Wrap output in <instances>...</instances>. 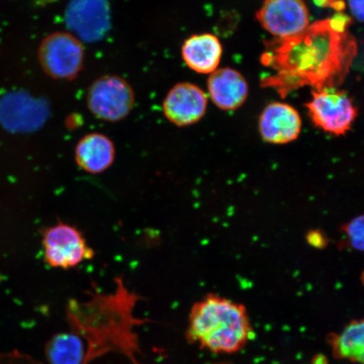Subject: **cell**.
<instances>
[{
  "instance_id": "1",
  "label": "cell",
  "mask_w": 364,
  "mask_h": 364,
  "mask_svg": "<svg viewBox=\"0 0 364 364\" xmlns=\"http://www.w3.org/2000/svg\"><path fill=\"white\" fill-rule=\"evenodd\" d=\"M264 45L261 63L267 70L261 86L274 90L282 98L304 86L315 90L338 87L358 53L353 36L348 31L335 33L327 19L312 23L292 38H273Z\"/></svg>"
},
{
  "instance_id": "2",
  "label": "cell",
  "mask_w": 364,
  "mask_h": 364,
  "mask_svg": "<svg viewBox=\"0 0 364 364\" xmlns=\"http://www.w3.org/2000/svg\"><path fill=\"white\" fill-rule=\"evenodd\" d=\"M253 331L242 304L208 294L194 304L189 315L191 343L216 353H234L252 338Z\"/></svg>"
},
{
  "instance_id": "3",
  "label": "cell",
  "mask_w": 364,
  "mask_h": 364,
  "mask_svg": "<svg viewBox=\"0 0 364 364\" xmlns=\"http://www.w3.org/2000/svg\"><path fill=\"white\" fill-rule=\"evenodd\" d=\"M43 247L46 263L63 270L77 267L95 257L82 232L62 222L45 230Z\"/></svg>"
},
{
  "instance_id": "4",
  "label": "cell",
  "mask_w": 364,
  "mask_h": 364,
  "mask_svg": "<svg viewBox=\"0 0 364 364\" xmlns=\"http://www.w3.org/2000/svg\"><path fill=\"white\" fill-rule=\"evenodd\" d=\"M135 95L132 86L117 75H104L95 80L87 94L89 110L100 120L117 122L133 110Z\"/></svg>"
},
{
  "instance_id": "5",
  "label": "cell",
  "mask_w": 364,
  "mask_h": 364,
  "mask_svg": "<svg viewBox=\"0 0 364 364\" xmlns=\"http://www.w3.org/2000/svg\"><path fill=\"white\" fill-rule=\"evenodd\" d=\"M306 107L314 124L336 136L347 133L358 117L352 99L336 88L313 90L312 100Z\"/></svg>"
},
{
  "instance_id": "6",
  "label": "cell",
  "mask_w": 364,
  "mask_h": 364,
  "mask_svg": "<svg viewBox=\"0 0 364 364\" xmlns=\"http://www.w3.org/2000/svg\"><path fill=\"white\" fill-rule=\"evenodd\" d=\"M39 60L44 71L53 78L74 80L84 66V48L74 35L53 33L41 44Z\"/></svg>"
},
{
  "instance_id": "7",
  "label": "cell",
  "mask_w": 364,
  "mask_h": 364,
  "mask_svg": "<svg viewBox=\"0 0 364 364\" xmlns=\"http://www.w3.org/2000/svg\"><path fill=\"white\" fill-rule=\"evenodd\" d=\"M257 19L275 38H289L309 26V12L303 0H264Z\"/></svg>"
},
{
  "instance_id": "8",
  "label": "cell",
  "mask_w": 364,
  "mask_h": 364,
  "mask_svg": "<svg viewBox=\"0 0 364 364\" xmlns=\"http://www.w3.org/2000/svg\"><path fill=\"white\" fill-rule=\"evenodd\" d=\"M66 22L77 38L88 43L101 40L111 26L107 0H71Z\"/></svg>"
},
{
  "instance_id": "9",
  "label": "cell",
  "mask_w": 364,
  "mask_h": 364,
  "mask_svg": "<svg viewBox=\"0 0 364 364\" xmlns=\"http://www.w3.org/2000/svg\"><path fill=\"white\" fill-rule=\"evenodd\" d=\"M48 117V107L30 95L15 92L0 101V122L12 132H31L39 129Z\"/></svg>"
},
{
  "instance_id": "10",
  "label": "cell",
  "mask_w": 364,
  "mask_h": 364,
  "mask_svg": "<svg viewBox=\"0 0 364 364\" xmlns=\"http://www.w3.org/2000/svg\"><path fill=\"white\" fill-rule=\"evenodd\" d=\"M208 98L198 85L183 82L177 84L167 94L163 111L171 124L186 127L197 124L206 113Z\"/></svg>"
},
{
  "instance_id": "11",
  "label": "cell",
  "mask_w": 364,
  "mask_h": 364,
  "mask_svg": "<svg viewBox=\"0 0 364 364\" xmlns=\"http://www.w3.org/2000/svg\"><path fill=\"white\" fill-rule=\"evenodd\" d=\"M301 126L299 112L285 103L267 105L259 119V132L262 139L274 144H289L297 139Z\"/></svg>"
},
{
  "instance_id": "12",
  "label": "cell",
  "mask_w": 364,
  "mask_h": 364,
  "mask_svg": "<svg viewBox=\"0 0 364 364\" xmlns=\"http://www.w3.org/2000/svg\"><path fill=\"white\" fill-rule=\"evenodd\" d=\"M209 97L221 110L234 111L245 103L248 97V85L244 76L230 68L212 73L208 81Z\"/></svg>"
},
{
  "instance_id": "13",
  "label": "cell",
  "mask_w": 364,
  "mask_h": 364,
  "mask_svg": "<svg viewBox=\"0 0 364 364\" xmlns=\"http://www.w3.org/2000/svg\"><path fill=\"white\" fill-rule=\"evenodd\" d=\"M75 157L81 170L98 175L113 165L116 149L107 136L91 133L83 136L76 145Z\"/></svg>"
},
{
  "instance_id": "14",
  "label": "cell",
  "mask_w": 364,
  "mask_h": 364,
  "mask_svg": "<svg viewBox=\"0 0 364 364\" xmlns=\"http://www.w3.org/2000/svg\"><path fill=\"white\" fill-rule=\"evenodd\" d=\"M222 54L220 41L209 33L190 36L181 48V56L186 65L198 74H212L218 70Z\"/></svg>"
},
{
  "instance_id": "15",
  "label": "cell",
  "mask_w": 364,
  "mask_h": 364,
  "mask_svg": "<svg viewBox=\"0 0 364 364\" xmlns=\"http://www.w3.org/2000/svg\"><path fill=\"white\" fill-rule=\"evenodd\" d=\"M335 356L364 364V318L354 321L331 338Z\"/></svg>"
},
{
  "instance_id": "16",
  "label": "cell",
  "mask_w": 364,
  "mask_h": 364,
  "mask_svg": "<svg viewBox=\"0 0 364 364\" xmlns=\"http://www.w3.org/2000/svg\"><path fill=\"white\" fill-rule=\"evenodd\" d=\"M45 353L49 364H80L84 345L77 336L58 334L48 341Z\"/></svg>"
},
{
  "instance_id": "17",
  "label": "cell",
  "mask_w": 364,
  "mask_h": 364,
  "mask_svg": "<svg viewBox=\"0 0 364 364\" xmlns=\"http://www.w3.org/2000/svg\"><path fill=\"white\" fill-rule=\"evenodd\" d=\"M347 234L354 248L364 250V216L355 218L347 228Z\"/></svg>"
},
{
  "instance_id": "18",
  "label": "cell",
  "mask_w": 364,
  "mask_h": 364,
  "mask_svg": "<svg viewBox=\"0 0 364 364\" xmlns=\"http://www.w3.org/2000/svg\"><path fill=\"white\" fill-rule=\"evenodd\" d=\"M327 20L331 29L340 34L348 33V27L353 24V18L343 12H336Z\"/></svg>"
},
{
  "instance_id": "19",
  "label": "cell",
  "mask_w": 364,
  "mask_h": 364,
  "mask_svg": "<svg viewBox=\"0 0 364 364\" xmlns=\"http://www.w3.org/2000/svg\"><path fill=\"white\" fill-rule=\"evenodd\" d=\"M350 11L359 21L364 22V0H348Z\"/></svg>"
},
{
  "instance_id": "20",
  "label": "cell",
  "mask_w": 364,
  "mask_h": 364,
  "mask_svg": "<svg viewBox=\"0 0 364 364\" xmlns=\"http://www.w3.org/2000/svg\"><path fill=\"white\" fill-rule=\"evenodd\" d=\"M331 7L336 12H343L346 9V3L344 0H335Z\"/></svg>"
},
{
  "instance_id": "21",
  "label": "cell",
  "mask_w": 364,
  "mask_h": 364,
  "mask_svg": "<svg viewBox=\"0 0 364 364\" xmlns=\"http://www.w3.org/2000/svg\"><path fill=\"white\" fill-rule=\"evenodd\" d=\"M335 0H313V3L315 4V6L318 8L331 7V4Z\"/></svg>"
}]
</instances>
